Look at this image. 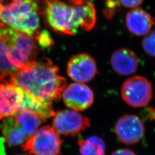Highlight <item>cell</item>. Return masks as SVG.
Segmentation results:
<instances>
[{
  "instance_id": "9",
  "label": "cell",
  "mask_w": 155,
  "mask_h": 155,
  "mask_svg": "<svg viewBox=\"0 0 155 155\" xmlns=\"http://www.w3.org/2000/svg\"><path fill=\"white\" fill-rule=\"evenodd\" d=\"M114 130L122 143L133 145L138 143L143 139L145 127L144 122L139 117L134 114H126L117 120Z\"/></svg>"
},
{
  "instance_id": "18",
  "label": "cell",
  "mask_w": 155,
  "mask_h": 155,
  "mask_svg": "<svg viewBox=\"0 0 155 155\" xmlns=\"http://www.w3.org/2000/svg\"><path fill=\"white\" fill-rule=\"evenodd\" d=\"M78 143L81 155H105V143L99 137L79 139Z\"/></svg>"
},
{
  "instance_id": "14",
  "label": "cell",
  "mask_w": 155,
  "mask_h": 155,
  "mask_svg": "<svg viewBox=\"0 0 155 155\" xmlns=\"http://www.w3.org/2000/svg\"><path fill=\"white\" fill-rule=\"evenodd\" d=\"M111 63L116 72L122 75H129L136 72L139 67V58L133 51L120 48L111 56Z\"/></svg>"
},
{
  "instance_id": "7",
  "label": "cell",
  "mask_w": 155,
  "mask_h": 155,
  "mask_svg": "<svg viewBox=\"0 0 155 155\" xmlns=\"http://www.w3.org/2000/svg\"><path fill=\"white\" fill-rule=\"evenodd\" d=\"M24 91L9 80L0 81V120L15 116L21 110Z\"/></svg>"
},
{
  "instance_id": "25",
  "label": "cell",
  "mask_w": 155,
  "mask_h": 155,
  "mask_svg": "<svg viewBox=\"0 0 155 155\" xmlns=\"http://www.w3.org/2000/svg\"></svg>"
},
{
  "instance_id": "20",
  "label": "cell",
  "mask_w": 155,
  "mask_h": 155,
  "mask_svg": "<svg viewBox=\"0 0 155 155\" xmlns=\"http://www.w3.org/2000/svg\"><path fill=\"white\" fill-rule=\"evenodd\" d=\"M35 38L38 42L40 46L43 48L51 47L53 45V40L50 33L47 31H43L37 33Z\"/></svg>"
},
{
  "instance_id": "17",
  "label": "cell",
  "mask_w": 155,
  "mask_h": 155,
  "mask_svg": "<svg viewBox=\"0 0 155 155\" xmlns=\"http://www.w3.org/2000/svg\"><path fill=\"white\" fill-rule=\"evenodd\" d=\"M14 117L29 137L36 133L41 124L45 121L41 117L28 111L20 110Z\"/></svg>"
},
{
  "instance_id": "23",
  "label": "cell",
  "mask_w": 155,
  "mask_h": 155,
  "mask_svg": "<svg viewBox=\"0 0 155 155\" xmlns=\"http://www.w3.org/2000/svg\"><path fill=\"white\" fill-rule=\"evenodd\" d=\"M8 4V0H0V12Z\"/></svg>"
},
{
  "instance_id": "16",
  "label": "cell",
  "mask_w": 155,
  "mask_h": 155,
  "mask_svg": "<svg viewBox=\"0 0 155 155\" xmlns=\"http://www.w3.org/2000/svg\"><path fill=\"white\" fill-rule=\"evenodd\" d=\"M24 91L21 110L28 111L41 117L45 121L55 115L52 102L41 100Z\"/></svg>"
},
{
  "instance_id": "3",
  "label": "cell",
  "mask_w": 155,
  "mask_h": 155,
  "mask_svg": "<svg viewBox=\"0 0 155 155\" xmlns=\"http://www.w3.org/2000/svg\"><path fill=\"white\" fill-rule=\"evenodd\" d=\"M0 21L33 38L39 32V8L36 0H11L0 12Z\"/></svg>"
},
{
  "instance_id": "21",
  "label": "cell",
  "mask_w": 155,
  "mask_h": 155,
  "mask_svg": "<svg viewBox=\"0 0 155 155\" xmlns=\"http://www.w3.org/2000/svg\"><path fill=\"white\" fill-rule=\"evenodd\" d=\"M124 7L127 8H138L144 1V0H118Z\"/></svg>"
},
{
  "instance_id": "10",
  "label": "cell",
  "mask_w": 155,
  "mask_h": 155,
  "mask_svg": "<svg viewBox=\"0 0 155 155\" xmlns=\"http://www.w3.org/2000/svg\"><path fill=\"white\" fill-rule=\"evenodd\" d=\"M17 31L0 21V81L9 80L18 69L8 59V55L15 43Z\"/></svg>"
},
{
  "instance_id": "6",
  "label": "cell",
  "mask_w": 155,
  "mask_h": 155,
  "mask_svg": "<svg viewBox=\"0 0 155 155\" xmlns=\"http://www.w3.org/2000/svg\"><path fill=\"white\" fill-rule=\"evenodd\" d=\"M52 125L56 130L65 136H75L90 126L87 117L77 111L63 110L55 114Z\"/></svg>"
},
{
  "instance_id": "11",
  "label": "cell",
  "mask_w": 155,
  "mask_h": 155,
  "mask_svg": "<svg viewBox=\"0 0 155 155\" xmlns=\"http://www.w3.org/2000/svg\"><path fill=\"white\" fill-rule=\"evenodd\" d=\"M62 97L66 105L75 111L88 109L94 102V94L91 89L82 83L69 84L64 90Z\"/></svg>"
},
{
  "instance_id": "19",
  "label": "cell",
  "mask_w": 155,
  "mask_h": 155,
  "mask_svg": "<svg viewBox=\"0 0 155 155\" xmlns=\"http://www.w3.org/2000/svg\"><path fill=\"white\" fill-rule=\"evenodd\" d=\"M144 51L150 56L155 57V30L147 34L142 41Z\"/></svg>"
},
{
  "instance_id": "2",
  "label": "cell",
  "mask_w": 155,
  "mask_h": 155,
  "mask_svg": "<svg viewBox=\"0 0 155 155\" xmlns=\"http://www.w3.org/2000/svg\"><path fill=\"white\" fill-rule=\"evenodd\" d=\"M45 16L58 33L74 35L89 31L96 22L94 4L89 0H45Z\"/></svg>"
},
{
  "instance_id": "12",
  "label": "cell",
  "mask_w": 155,
  "mask_h": 155,
  "mask_svg": "<svg viewBox=\"0 0 155 155\" xmlns=\"http://www.w3.org/2000/svg\"><path fill=\"white\" fill-rule=\"evenodd\" d=\"M97 72L95 61L86 54L74 56L68 63V75L77 82H89L94 77Z\"/></svg>"
},
{
  "instance_id": "5",
  "label": "cell",
  "mask_w": 155,
  "mask_h": 155,
  "mask_svg": "<svg viewBox=\"0 0 155 155\" xmlns=\"http://www.w3.org/2000/svg\"><path fill=\"white\" fill-rule=\"evenodd\" d=\"M123 100L133 107H143L149 104L153 96L150 81L144 77L136 75L127 79L122 85Z\"/></svg>"
},
{
  "instance_id": "24",
  "label": "cell",
  "mask_w": 155,
  "mask_h": 155,
  "mask_svg": "<svg viewBox=\"0 0 155 155\" xmlns=\"http://www.w3.org/2000/svg\"><path fill=\"white\" fill-rule=\"evenodd\" d=\"M150 118L152 120H155V109L152 108L150 109Z\"/></svg>"
},
{
  "instance_id": "1",
  "label": "cell",
  "mask_w": 155,
  "mask_h": 155,
  "mask_svg": "<svg viewBox=\"0 0 155 155\" xmlns=\"http://www.w3.org/2000/svg\"><path fill=\"white\" fill-rule=\"evenodd\" d=\"M58 67L48 59L31 61L18 68L9 81L23 90L41 100H60L66 80L59 75Z\"/></svg>"
},
{
  "instance_id": "8",
  "label": "cell",
  "mask_w": 155,
  "mask_h": 155,
  "mask_svg": "<svg viewBox=\"0 0 155 155\" xmlns=\"http://www.w3.org/2000/svg\"><path fill=\"white\" fill-rule=\"evenodd\" d=\"M37 54L38 47L33 38L26 33L17 31L15 43L7 58L12 65L18 69L33 61Z\"/></svg>"
},
{
  "instance_id": "15",
  "label": "cell",
  "mask_w": 155,
  "mask_h": 155,
  "mask_svg": "<svg viewBox=\"0 0 155 155\" xmlns=\"http://www.w3.org/2000/svg\"><path fill=\"white\" fill-rule=\"evenodd\" d=\"M1 130L5 141L12 146L22 145L29 138L15 117L3 119Z\"/></svg>"
},
{
  "instance_id": "13",
  "label": "cell",
  "mask_w": 155,
  "mask_h": 155,
  "mask_svg": "<svg viewBox=\"0 0 155 155\" xmlns=\"http://www.w3.org/2000/svg\"><path fill=\"white\" fill-rule=\"evenodd\" d=\"M125 22L130 32L136 36H144L150 31L155 20L150 13L138 7L127 13Z\"/></svg>"
},
{
  "instance_id": "22",
  "label": "cell",
  "mask_w": 155,
  "mask_h": 155,
  "mask_svg": "<svg viewBox=\"0 0 155 155\" xmlns=\"http://www.w3.org/2000/svg\"><path fill=\"white\" fill-rule=\"evenodd\" d=\"M111 155H136V154L132 150L124 148L114 150Z\"/></svg>"
},
{
  "instance_id": "4",
  "label": "cell",
  "mask_w": 155,
  "mask_h": 155,
  "mask_svg": "<svg viewBox=\"0 0 155 155\" xmlns=\"http://www.w3.org/2000/svg\"><path fill=\"white\" fill-rule=\"evenodd\" d=\"M63 141L52 127H41L21 145L24 151L33 155H61Z\"/></svg>"
}]
</instances>
